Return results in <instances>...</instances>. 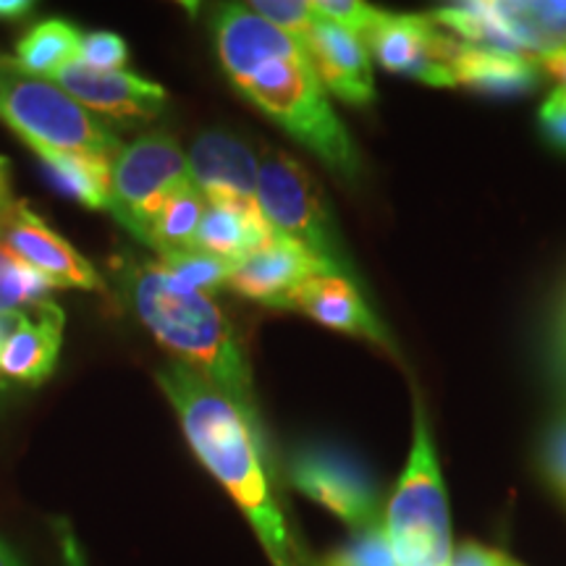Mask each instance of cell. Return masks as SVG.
<instances>
[{
    "mask_svg": "<svg viewBox=\"0 0 566 566\" xmlns=\"http://www.w3.org/2000/svg\"><path fill=\"white\" fill-rule=\"evenodd\" d=\"M537 470L566 512V388L558 391L556 412L537 443Z\"/></svg>",
    "mask_w": 566,
    "mask_h": 566,
    "instance_id": "obj_25",
    "label": "cell"
},
{
    "mask_svg": "<svg viewBox=\"0 0 566 566\" xmlns=\"http://www.w3.org/2000/svg\"><path fill=\"white\" fill-rule=\"evenodd\" d=\"M551 373H554L556 388H566V294L554 321V336H551Z\"/></svg>",
    "mask_w": 566,
    "mask_h": 566,
    "instance_id": "obj_32",
    "label": "cell"
},
{
    "mask_svg": "<svg viewBox=\"0 0 566 566\" xmlns=\"http://www.w3.org/2000/svg\"><path fill=\"white\" fill-rule=\"evenodd\" d=\"M82 61L97 71H124L129 45L116 32H90L82 38Z\"/></svg>",
    "mask_w": 566,
    "mask_h": 566,
    "instance_id": "obj_28",
    "label": "cell"
},
{
    "mask_svg": "<svg viewBox=\"0 0 566 566\" xmlns=\"http://www.w3.org/2000/svg\"><path fill=\"white\" fill-rule=\"evenodd\" d=\"M53 283L0 250V313H24L48 302Z\"/></svg>",
    "mask_w": 566,
    "mask_h": 566,
    "instance_id": "obj_24",
    "label": "cell"
},
{
    "mask_svg": "<svg viewBox=\"0 0 566 566\" xmlns=\"http://www.w3.org/2000/svg\"><path fill=\"white\" fill-rule=\"evenodd\" d=\"M0 250L45 275L53 286L103 292L105 283L95 265L55 233L24 200H13L0 212Z\"/></svg>",
    "mask_w": 566,
    "mask_h": 566,
    "instance_id": "obj_11",
    "label": "cell"
},
{
    "mask_svg": "<svg viewBox=\"0 0 566 566\" xmlns=\"http://www.w3.org/2000/svg\"><path fill=\"white\" fill-rule=\"evenodd\" d=\"M82 59V34L63 19H45L19 40L13 63L40 80H53L69 63Z\"/></svg>",
    "mask_w": 566,
    "mask_h": 566,
    "instance_id": "obj_21",
    "label": "cell"
},
{
    "mask_svg": "<svg viewBox=\"0 0 566 566\" xmlns=\"http://www.w3.org/2000/svg\"><path fill=\"white\" fill-rule=\"evenodd\" d=\"M160 265L174 275L176 281H181L184 286L195 289V292L210 294L216 289L229 286L233 263L216 254L202 252V250H176L160 254Z\"/></svg>",
    "mask_w": 566,
    "mask_h": 566,
    "instance_id": "obj_23",
    "label": "cell"
},
{
    "mask_svg": "<svg viewBox=\"0 0 566 566\" xmlns=\"http://www.w3.org/2000/svg\"><path fill=\"white\" fill-rule=\"evenodd\" d=\"M132 310L150 334L200 373L208 384L229 396L254 422L252 375L231 323L208 294L184 286L160 263L132 265L122 273Z\"/></svg>",
    "mask_w": 566,
    "mask_h": 566,
    "instance_id": "obj_3",
    "label": "cell"
},
{
    "mask_svg": "<svg viewBox=\"0 0 566 566\" xmlns=\"http://www.w3.org/2000/svg\"><path fill=\"white\" fill-rule=\"evenodd\" d=\"M216 48L226 74L247 101L344 181L359 179L357 145L300 40L275 30L250 6H226L216 19Z\"/></svg>",
    "mask_w": 566,
    "mask_h": 566,
    "instance_id": "obj_1",
    "label": "cell"
},
{
    "mask_svg": "<svg viewBox=\"0 0 566 566\" xmlns=\"http://www.w3.org/2000/svg\"><path fill=\"white\" fill-rule=\"evenodd\" d=\"M63 338V310L55 302H42L24 313L0 352V373L21 384L38 386L53 373Z\"/></svg>",
    "mask_w": 566,
    "mask_h": 566,
    "instance_id": "obj_17",
    "label": "cell"
},
{
    "mask_svg": "<svg viewBox=\"0 0 566 566\" xmlns=\"http://www.w3.org/2000/svg\"><path fill=\"white\" fill-rule=\"evenodd\" d=\"M289 480L354 533L384 525V491L373 472L349 451L323 443L296 449L289 462Z\"/></svg>",
    "mask_w": 566,
    "mask_h": 566,
    "instance_id": "obj_8",
    "label": "cell"
},
{
    "mask_svg": "<svg viewBox=\"0 0 566 566\" xmlns=\"http://www.w3.org/2000/svg\"><path fill=\"white\" fill-rule=\"evenodd\" d=\"M192 184L187 153L171 134H145L124 145L111 168L113 218L129 226L132 218L153 208L163 197Z\"/></svg>",
    "mask_w": 566,
    "mask_h": 566,
    "instance_id": "obj_10",
    "label": "cell"
},
{
    "mask_svg": "<svg viewBox=\"0 0 566 566\" xmlns=\"http://www.w3.org/2000/svg\"><path fill=\"white\" fill-rule=\"evenodd\" d=\"M281 310H296L313 317L315 323L325 328L338 331V334L365 338L380 349L391 352L399 357L396 342L386 323L375 315L370 302L365 300L359 283H354L336 273H315L307 281L300 283L286 300L281 302Z\"/></svg>",
    "mask_w": 566,
    "mask_h": 566,
    "instance_id": "obj_12",
    "label": "cell"
},
{
    "mask_svg": "<svg viewBox=\"0 0 566 566\" xmlns=\"http://www.w3.org/2000/svg\"><path fill=\"white\" fill-rule=\"evenodd\" d=\"M317 17H323L331 24L344 27L354 34H363L370 30V24L378 17L380 9H373V6L359 3V0H315Z\"/></svg>",
    "mask_w": 566,
    "mask_h": 566,
    "instance_id": "obj_29",
    "label": "cell"
},
{
    "mask_svg": "<svg viewBox=\"0 0 566 566\" xmlns=\"http://www.w3.org/2000/svg\"><path fill=\"white\" fill-rule=\"evenodd\" d=\"M543 137L548 145H554L558 153H566V90L558 87L548 95V101L541 105L537 113Z\"/></svg>",
    "mask_w": 566,
    "mask_h": 566,
    "instance_id": "obj_30",
    "label": "cell"
},
{
    "mask_svg": "<svg viewBox=\"0 0 566 566\" xmlns=\"http://www.w3.org/2000/svg\"><path fill=\"white\" fill-rule=\"evenodd\" d=\"M13 200H11V168H9V160L0 155V212L9 208Z\"/></svg>",
    "mask_w": 566,
    "mask_h": 566,
    "instance_id": "obj_35",
    "label": "cell"
},
{
    "mask_svg": "<svg viewBox=\"0 0 566 566\" xmlns=\"http://www.w3.org/2000/svg\"><path fill=\"white\" fill-rule=\"evenodd\" d=\"M34 11L32 0H0V19L3 21H17L30 17Z\"/></svg>",
    "mask_w": 566,
    "mask_h": 566,
    "instance_id": "obj_33",
    "label": "cell"
},
{
    "mask_svg": "<svg viewBox=\"0 0 566 566\" xmlns=\"http://www.w3.org/2000/svg\"><path fill=\"white\" fill-rule=\"evenodd\" d=\"M317 566H399L388 537L384 533V525L359 530L342 546L325 554Z\"/></svg>",
    "mask_w": 566,
    "mask_h": 566,
    "instance_id": "obj_26",
    "label": "cell"
},
{
    "mask_svg": "<svg viewBox=\"0 0 566 566\" xmlns=\"http://www.w3.org/2000/svg\"><path fill=\"white\" fill-rule=\"evenodd\" d=\"M0 566H21L17 554H13V551L6 546L3 541H0Z\"/></svg>",
    "mask_w": 566,
    "mask_h": 566,
    "instance_id": "obj_37",
    "label": "cell"
},
{
    "mask_svg": "<svg viewBox=\"0 0 566 566\" xmlns=\"http://www.w3.org/2000/svg\"><path fill=\"white\" fill-rule=\"evenodd\" d=\"M51 82L69 92L90 113L124 124L150 122L166 105L168 95L158 82L145 80L134 71H97L82 59L63 66Z\"/></svg>",
    "mask_w": 566,
    "mask_h": 566,
    "instance_id": "obj_13",
    "label": "cell"
},
{
    "mask_svg": "<svg viewBox=\"0 0 566 566\" xmlns=\"http://www.w3.org/2000/svg\"><path fill=\"white\" fill-rule=\"evenodd\" d=\"M430 19L470 45L499 48L525 59H546L566 48V3H454L433 11Z\"/></svg>",
    "mask_w": 566,
    "mask_h": 566,
    "instance_id": "obj_7",
    "label": "cell"
},
{
    "mask_svg": "<svg viewBox=\"0 0 566 566\" xmlns=\"http://www.w3.org/2000/svg\"><path fill=\"white\" fill-rule=\"evenodd\" d=\"M273 229L268 226L260 205H212L208 202L197 233L195 250L210 252L229 263H242L252 252L271 242Z\"/></svg>",
    "mask_w": 566,
    "mask_h": 566,
    "instance_id": "obj_20",
    "label": "cell"
},
{
    "mask_svg": "<svg viewBox=\"0 0 566 566\" xmlns=\"http://www.w3.org/2000/svg\"><path fill=\"white\" fill-rule=\"evenodd\" d=\"M155 378L179 415L195 457L247 516L271 564L300 566L286 522L268 485L254 422L229 396L184 363L160 367Z\"/></svg>",
    "mask_w": 566,
    "mask_h": 566,
    "instance_id": "obj_2",
    "label": "cell"
},
{
    "mask_svg": "<svg viewBox=\"0 0 566 566\" xmlns=\"http://www.w3.org/2000/svg\"><path fill=\"white\" fill-rule=\"evenodd\" d=\"M205 210H208L205 195L195 184H187V187L163 197L153 208L139 212L137 218H132L126 231L134 233L139 242L150 244L160 254L176 250H195Z\"/></svg>",
    "mask_w": 566,
    "mask_h": 566,
    "instance_id": "obj_19",
    "label": "cell"
},
{
    "mask_svg": "<svg viewBox=\"0 0 566 566\" xmlns=\"http://www.w3.org/2000/svg\"><path fill=\"white\" fill-rule=\"evenodd\" d=\"M258 205L275 233L302 244L328 273L357 283V268L336 229L328 202L300 160L275 150L263 155L258 171Z\"/></svg>",
    "mask_w": 566,
    "mask_h": 566,
    "instance_id": "obj_6",
    "label": "cell"
},
{
    "mask_svg": "<svg viewBox=\"0 0 566 566\" xmlns=\"http://www.w3.org/2000/svg\"><path fill=\"white\" fill-rule=\"evenodd\" d=\"M21 321H24V313H0V352H3L6 342L19 328Z\"/></svg>",
    "mask_w": 566,
    "mask_h": 566,
    "instance_id": "obj_36",
    "label": "cell"
},
{
    "mask_svg": "<svg viewBox=\"0 0 566 566\" xmlns=\"http://www.w3.org/2000/svg\"><path fill=\"white\" fill-rule=\"evenodd\" d=\"M189 179L212 205H258V155L229 132H202L187 155Z\"/></svg>",
    "mask_w": 566,
    "mask_h": 566,
    "instance_id": "obj_14",
    "label": "cell"
},
{
    "mask_svg": "<svg viewBox=\"0 0 566 566\" xmlns=\"http://www.w3.org/2000/svg\"><path fill=\"white\" fill-rule=\"evenodd\" d=\"M541 63H543V69H546L554 80L562 82V87L566 90V48L564 51L546 55V59H541Z\"/></svg>",
    "mask_w": 566,
    "mask_h": 566,
    "instance_id": "obj_34",
    "label": "cell"
},
{
    "mask_svg": "<svg viewBox=\"0 0 566 566\" xmlns=\"http://www.w3.org/2000/svg\"><path fill=\"white\" fill-rule=\"evenodd\" d=\"M304 48L325 92L349 105H370L375 101L373 61L359 34L317 17Z\"/></svg>",
    "mask_w": 566,
    "mask_h": 566,
    "instance_id": "obj_15",
    "label": "cell"
},
{
    "mask_svg": "<svg viewBox=\"0 0 566 566\" xmlns=\"http://www.w3.org/2000/svg\"><path fill=\"white\" fill-rule=\"evenodd\" d=\"M384 533L399 566H449L454 554L449 493L428 417L415 407L409 457L384 509Z\"/></svg>",
    "mask_w": 566,
    "mask_h": 566,
    "instance_id": "obj_4",
    "label": "cell"
},
{
    "mask_svg": "<svg viewBox=\"0 0 566 566\" xmlns=\"http://www.w3.org/2000/svg\"><path fill=\"white\" fill-rule=\"evenodd\" d=\"M363 42L388 74L412 76L430 87H457L451 71L457 40L430 17L378 11Z\"/></svg>",
    "mask_w": 566,
    "mask_h": 566,
    "instance_id": "obj_9",
    "label": "cell"
},
{
    "mask_svg": "<svg viewBox=\"0 0 566 566\" xmlns=\"http://www.w3.org/2000/svg\"><path fill=\"white\" fill-rule=\"evenodd\" d=\"M315 273L328 271L302 244L273 233L271 242L237 263L229 289L265 307H281V302Z\"/></svg>",
    "mask_w": 566,
    "mask_h": 566,
    "instance_id": "obj_16",
    "label": "cell"
},
{
    "mask_svg": "<svg viewBox=\"0 0 566 566\" xmlns=\"http://www.w3.org/2000/svg\"><path fill=\"white\" fill-rule=\"evenodd\" d=\"M250 9L260 13L275 30L300 40L302 45L307 42V34L317 21L315 3H304V0H254V3H250Z\"/></svg>",
    "mask_w": 566,
    "mask_h": 566,
    "instance_id": "obj_27",
    "label": "cell"
},
{
    "mask_svg": "<svg viewBox=\"0 0 566 566\" xmlns=\"http://www.w3.org/2000/svg\"><path fill=\"white\" fill-rule=\"evenodd\" d=\"M42 171L48 181L66 195L69 200L84 205L90 210H108L113 208L111 192V168L108 163H97L80 155L63 153H40L38 155Z\"/></svg>",
    "mask_w": 566,
    "mask_h": 566,
    "instance_id": "obj_22",
    "label": "cell"
},
{
    "mask_svg": "<svg viewBox=\"0 0 566 566\" xmlns=\"http://www.w3.org/2000/svg\"><path fill=\"white\" fill-rule=\"evenodd\" d=\"M449 566H525L512 558L504 551L483 546V543L464 541L462 546H454Z\"/></svg>",
    "mask_w": 566,
    "mask_h": 566,
    "instance_id": "obj_31",
    "label": "cell"
},
{
    "mask_svg": "<svg viewBox=\"0 0 566 566\" xmlns=\"http://www.w3.org/2000/svg\"><path fill=\"white\" fill-rule=\"evenodd\" d=\"M0 122L9 124L34 155H80L113 166L122 142L108 126L51 80L21 71L13 59H0Z\"/></svg>",
    "mask_w": 566,
    "mask_h": 566,
    "instance_id": "obj_5",
    "label": "cell"
},
{
    "mask_svg": "<svg viewBox=\"0 0 566 566\" xmlns=\"http://www.w3.org/2000/svg\"><path fill=\"white\" fill-rule=\"evenodd\" d=\"M451 71H454L457 87L462 84L483 95H525L541 84V66L533 59L459 40L451 55Z\"/></svg>",
    "mask_w": 566,
    "mask_h": 566,
    "instance_id": "obj_18",
    "label": "cell"
}]
</instances>
